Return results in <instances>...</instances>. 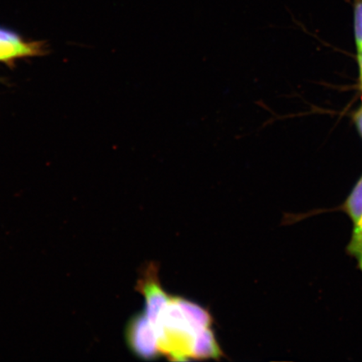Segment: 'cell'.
Here are the masks:
<instances>
[{
	"mask_svg": "<svg viewBox=\"0 0 362 362\" xmlns=\"http://www.w3.org/2000/svg\"><path fill=\"white\" fill-rule=\"evenodd\" d=\"M153 327L161 355L175 361L192 358L193 343L199 332L189 322L175 297L170 298Z\"/></svg>",
	"mask_w": 362,
	"mask_h": 362,
	"instance_id": "obj_1",
	"label": "cell"
},
{
	"mask_svg": "<svg viewBox=\"0 0 362 362\" xmlns=\"http://www.w3.org/2000/svg\"><path fill=\"white\" fill-rule=\"evenodd\" d=\"M124 338L129 349L140 359L153 361L162 356L156 329L144 312L131 317L126 325Z\"/></svg>",
	"mask_w": 362,
	"mask_h": 362,
	"instance_id": "obj_2",
	"label": "cell"
},
{
	"mask_svg": "<svg viewBox=\"0 0 362 362\" xmlns=\"http://www.w3.org/2000/svg\"><path fill=\"white\" fill-rule=\"evenodd\" d=\"M135 289L141 293L146 300L144 313L151 323L155 325L162 310L165 309L171 298L161 286L158 277V266L156 262H148L144 267Z\"/></svg>",
	"mask_w": 362,
	"mask_h": 362,
	"instance_id": "obj_3",
	"label": "cell"
},
{
	"mask_svg": "<svg viewBox=\"0 0 362 362\" xmlns=\"http://www.w3.org/2000/svg\"><path fill=\"white\" fill-rule=\"evenodd\" d=\"M42 42H26L13 31L0 27V62L10 63L16 59L42 55Z\"/></svg>",
	"mask_w": 362,
	"mask_h": 362,
	"instance_id": "obj_4",
	"label": "cell"
},
{
	"mask_svg": "<svg viewBox=\"0 0 362 362\" xmlns=\"http://www.w3.org/2000/svg\"><path fill=\"white\" fill-rule=\"evenodd\" d=\"M223 356L212 329L206 328L197 332L193 343L192 358L219 360Z\"/></svg>",
	"mask_w": 362,
	"mask_h": 362,
	"instance_id": "obj_5",
	"label": "cell"
},
{
	"mask_svg": "<svg viewBox=\"0 0 362 362\" xmlns=\"http://www.w3.org/2000/svg\"><path fill=\"white\" fill-rule=\"evenodd\" d=\"M341 211L345 214L353 225L360 219L362 216V175L356 181L351 192L348 194L346 200L337 207L330 208V209L320 210V214L324 212Z\"/></svg>",
	"mask_w": 362,
	"mask_h": 362,
	"instance_id": "obj_6",
	"label": "cell"
},
{
	"mask_svg": "<svg viewBox=\"0 0 362 362\" xmlns=\"http://www.w3.org/2000/svg\"><path fill=\"white\" fill-rule=\"evenodd\" d=\"M176 301L182 310L185 317L192 327L200 332L204 329L210 328L212 325V316L210 312L192 301L184 298L175 297Z\"/></svg>",
	"mask_w": 362,
	"mask_h": 362,
	"instance_id": "obj_7",
	"label": "cell"
},
{
	"mask_svg": "<svg viewBox=\"0 0 362 362\" xmlns=\"http://www.w3.org/2000/svg\"><path fill=\"white\" fill-rule=\"evenodd\" d=\"M348 256L356 262V267L362 273V216L353 225L351 236L346 247Z\"/></svg>",
	"mask_w": 362,
	"mask_h": 362,
	"instance_id": "obj_8",
	"label": "cell"
},
{
	"mask_svg": "<svg viewBox=\"0 0 362 362\" xmlns=\"http://www.w3.org/2000/svg\"><path fill=\"white\" fill-rule=\"evenodd\" d=\"M353 28L357 57L362 54V0H352Z\"/></svg>",
	"mask_w": 362,
	"mask_h": 362,
	"instance_id": "obj_9",
	"label": "cell"
},
{
	"mask_svg": "<svg viewBox=\"0 0 362 362\" xmlns=\"http://www.w3.org/2000/svg\"><path fill=\"white\" fill-rule=\"evenodd\" d=\"M353 121H354L357 131L362 138V105L353 115Z\"/></svg>",
	"mask_w": 362,
	"mask_h": 362,
	"instance_id": "obj_10",
	"label": "cell"
},
{
	"mask_svg": "<svg viewBox=\"0 0 362 362\" xmlns=\"http://www.w3.org/2000/svg\"><path fill=\"white\" fill-rule=\"evenodd\" d=\"M357 61H358V64L360 67V71L362 70V54L359 57H357Z\"/></svg>",
	"mask_w": 362,
	"mask_h": 362,
	"instance_id": "obj_11",
	"label": "cell"
},
{
	"mask_svg": "<svg viewBox=\"0 0 362 362\" xmlns=\"http://www.w3.org/2000/svg\"><path fill=\"white\" fill-rule=\"evenodd\" d=\"M360 80H361V84L362 88V70L360 71Z\"/></svg>",
	"mask_w": 362,
	"mask_h": 362,
	"instance_id": "obj_12",
	"label": "cell"
}]
</instances>
